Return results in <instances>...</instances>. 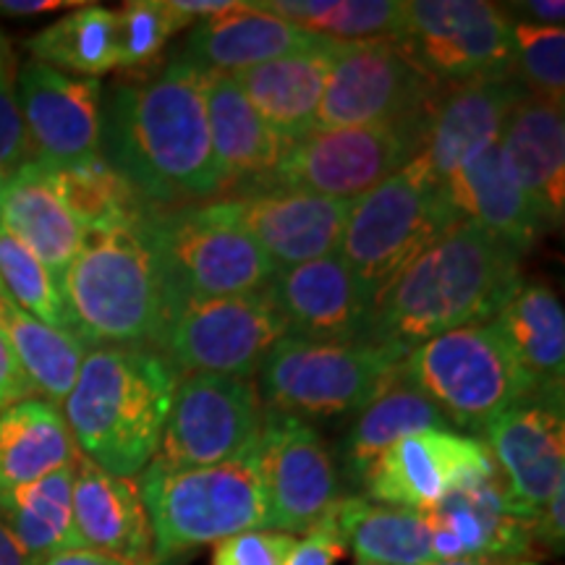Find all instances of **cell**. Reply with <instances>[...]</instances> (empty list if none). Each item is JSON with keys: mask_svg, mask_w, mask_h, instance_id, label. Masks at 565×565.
<instances>
[{"mask_svg": "<svg viewBox=\"0 0 565 565\" xmlns=\"http://www.w3.org/2000/svg\"><path fill=\"white\" fill-rule=\"evenodd\" d=\"M141 228L158 263L166 320L189 303L257 291L278 273L221 202L150 210Z\"/></svg>", "mask_w": 565, "mask_h": 565, "instance_id": "5b68a950", "label": "cell"}, {"mask_svg": "<svg viewBox=\"0 0 565 565\" xmlns=\"http://www.w3.org/2000/svg\"><path fill=\"white\" fill-rule=\"evenodd\" d=\"M17 53L11 40L0 30V168H17L30 160V141L17 103Z\"/></svg>", "mask_w": 565, "mask_h": 565, "instance_id": "b9f144b4", "label": "cell"}, {"mask_svg": "<svg viewBox=\"0 0 565 565\" xmlns=\"http://www.w3.org/2000/svg\"><path fill=\"white\" fill-rule=\"evenodd\" d=\"M265 404L257 380L236 374L179 377L171 414L150 463L162 469H196L228 463L257 448Z\"/></svg>", "mask_w": 565, "mask_h": 565, "instance_id": "4fadbf2b", "label": "cell"}, {"mask_svg": "<svg viewBox=\"0 0 565 565\" xmlns=\"http://www.w3.org/2000/svg\"><path fill=\"white\" fill-rule=\"evenodd\" d=\"M515 508L534 526L536 515L565 484L563 401L526 398L482 433Z\"/></svg>", "mask_w": 565, "mask_h": 565, "instance_id": "ac0fdd59", "label": "cell"}, {"mask_svg": "<svg viewBox=\"0 0 565 565\" xmlns=\"http://www.w3.org/2000/svg\"><path fill=\"white\" fill-rule=\"evenodd\" d=\"M294 545V534L270 532V529L244 532L215 542L212 565H286Z\"/></svg>", "mask_w": 565, "mask_h": 565, "instance_id": "7bdbcfd3", "label": "cell"}, {"mask_svg": "<svg viewBox=\"0 0 565 565\" xmlns=\"http://www.w3.org/2000/svg\"><path fill=\"white\" fill-rule=\"evenodd\" d=\"M519 565H536V563H529V561H524V563H519Z\"/></svg>", "mask_w": 565, "mask_h": 565, "instance_id": "11a10c76", "label": "cell"}, {"mask_svg": "<svg viewBox=\"0 0 565 565\" xmlns=\"http://www.w3.org/2000/svg\"><path fill=\"white\" fill-rule=\"evenodd\" d=\"M458 223L443 189L414 162L351 202L338 254L377 301L391 282Z\"/></svg>", "mask_w": 565, "mask_h": 565, "instance_id": "9c48e42d", "label": "cell"}, {"mask_svg": "<svg viewBox=\"0 0 565 565\" xmlns=\"http://www.w3.org/2000/svg\"><path fill=\"white\" fill-rule=\"evenodd\" d=\"M345 550L349 547H345L341 529H338L335 511L330 508L312 529L303 532L301 540H296L286 565H335L345 557Z\"/></svg>", "mask_w": 565, "mask_h": 565, "instance_id": "ee69618b", "label": "cell"}, {"mask_svg": "<svg viewBox=\"0 0 565 565\" xmlns=\"http://www.w3.org/2000/svg\"><path fill=\"white\" fill-rule=\"evenodd\" d=\"M179 374L152 349H89L61 412L84 458L139 477L158 454Z\"/></svg>", "mask_w": 565, "mask_h": 565, "instance_id": "3957f363", "label": "cell"}, {"mask_svg": "<svg viewBox=\"0 0 565 565\" xmlns=\"http://www.w3.org/2000/svg\"><path fill=\"white\" fill-rule=\"evenodd\" d=\"M79 0H0V13L3 17H40V13L53 11H74L79 9Z\"/></svg>", "mask_w": 565, "mask_h": 565, "instance_id": "c3c4849f", "label": "cell"}, {"mask_svg": "<svg viewBox=\"0 0 565 565\" xmlns=\"http://www.w3.org/2000/svg\"><path fill=\"white\" fill-rule=\"evenodd\" d=\"M0 565H38L34 557L24 553L3 519H0Z\"/></svg>", "mask_w": 565, "mask_h": 565, "instance_id": "f907efd6", "label": "cell"}, {"mask_svg": "<svg viewBox=\"0 0 565 565\" xmlns=\"http://www.w3.org/2000/svg\"><path fill=\"white\" fill-rule=\"evenodd\" d=\"M74 526L82 547L131 565H158L137 479L108 475L82 454L74 466Z\"/></svg>", "mask_w": 565, "mask_h": 565, "instance_id": "4316f807", "label": "cell"}, {"mask_svg": "<svg viewBox=\"0 0 565 565\" xmlns=\"http://www.w3.org/2000/svg\"><path fill=\"white\" fill-rule=\"evenodd\" d=\"M440 189L458 221L482 225L515 252H529L547 233V225L508 173L498 141L466 162Z\"/></svg>", "mask_w": 565, "mask_h": 565, "instance_id": "f1b7e54d", "label": "cell"}, {"mask_svg": "<svg viewBox=\"0 0 565 565\" xmlns=\"http://www.w3.org/2000/svg\"><path fill=\"white\" fill-rule=\"evenodd\" d=\"M353 565H374V563H364V561H356Z\"/></svg>", "mask_w": 565, "mask_h": 565, "instance_id": "db71d44e", "label": "cell"}, {"mask_svg": "<svg viewBox=\"0 0 565 565\" xmlns=\"http://www.w3.org/2000/svg\"><path fill=\"white\" fill-rule=\"evenodd\" d=\"M513 79L526 95L563 105L565 100V30L511 21Z\"/></svg>", "mask_w": 565, "mask_h": 565, "instance_id": "60d3db41", "label": "cell"}, {"mask_svg": "<svg viewBox=\"0 0 565 565\" xmlns=\"http://www.w3.org/2000/svg\"><path fill=\"white\" fill-rule=\"evenodd\" d=\"M424 429H454L433 401L414 387L401 366L387 385L356 414L349 435L341 445L343 475L351 484L362 487L366 471L383 450L401 437L424 433Z\"/></svg>", "mask_w": 565, "mask_h": 565, "instance_id": "4dcf8cb0", "label": "cell"}, {"mask_svg": "<svg viewBox=\"0 0 565 565\" xmlns=\"http://www.w3.org/2000/svg\"><path fill=\"white\" fill-rule=\"evenodd\" d=\"M0 296L17 303L21 312L71 333L58 282H55L51 270L3 225H0Z\"/></svg>", "mask_w": 565, "mask_h": 565, "instance_id": "f35d334b", "label": "cell"}, {"mask_svg": "<svg viewBox=\"0 0 565 565\" xmlns=\"http://www.w3.org/2000/svg\"><path fill=\"white\" fill-rule=\"evenodd\" d=\"M427 116L401 124L322 129L294 141L263 192H309L353 202L406 168L424 145Z\"/></svg>", "mask_w": 565, "mask_h": 565, "instance_id": "30bf717a", "label": "cell"}, {"mask_svg": "<svg viewBox=\"0 0 565 565\" xmlns=\"http://www.w3.org/2000/svg\"><path fill=\"white\" fill-rule=\"evenodd\" d=\"M345 547L356 561L374 565H424L433 561L429 515L408 508L372 503L366 498H341L333 505Z\"/></svg>", "mask_w": 565, "mask_h": 565, "instance_id": "d6a6232c", "label": "cell"}, {"mask_svg": "<svg viewBox=\"0 0 565 565\" xmlns=\"http://www.w3.org/2000/svg\"><path fill=\"white\" fill-rule=\"evenodd\" d=\"M192 21L171 0H131L116 11V53L121 71H145L166 58V47Z\"/></svg>", "mask_w": 565, "mask_h": 565, "instance_id": "ab89813d", "label": "cell"}, {"mask_svg": "<svg viewBox=\"0 0 565 565\" xmlns=\"http://www.w3.org/2000/svg\"><path fill=\"white\" fill-rule=\"evenodd\" d=\"M53 171L58 173L63 194L87 233L110 228V225L139 223L152 210L139 200L121 175L113 171L103 154L76 162V166L53 168Z\"/></svg>", "mask_w": 565, "mask_h": 565, "instance_id": "74e56055", "label": "cell"}, {"mask_svg": "<svg viewBox=\"0 0 565 565\" xmlns=\"http://www.w3.org/2000/svg\"><path fill=\"white\" fill-rule=\"evenodd\" d=\"M76 458L79 448L61 406L34 395L0 412V492L38 482Z\"/></svg>", "mask_w": 565, "mask_h": 565, "instance_id": "1f68e13d", "label": "cell"}, {"mask_svg": "<svg viewBox=\"0 0 565 565\" xmlns=\"http://www.w3.org/2000/svg\"><path fill=\"white\" fill-rule=\"evenodd\" d=\"M503 13L515 24L532 26H563L565 3L563 0H524V3L500 6Z\"/></svg>", "mask_w": 565, "mask_h": 565, "instance_id": "7dc6e473", "label": "cell"}, {"mask_svg": "<svg viewBox=\"0 0 565 565\" xmlns=\"http://www.w3.org/2000/svg\"><path fill=\"white\" fill-rule=\"evenodd\" d=\"M0 225L51 270L58 288L87 236V228L63 194L58 173L32 158L11 168Z\"/></svg>", "mask_w": 565, "mask_h": 565, "instance_id": "d4e9b609", "label": "cell"}, {"mask_svg": "<svg viewBox=\"0 0 565 565\" xmlns=\"http://www.w3.org/2000/svg\"><path fill=\"white\" fill-rule=\"evenodd\" d=\"M440 92L395 40L341 42L315 131L412 121L433 110Z\"/></svg>", "mask_w": 565, "mask_h": 565, "instance_id": "5bb4252c", "label": "cell"}, {"mask_svg": "<svg viewBox=\"0 0 565 565\" xmlns=\"http://www.w3.org/2000/svg\"><path fill=\"white\" fill-rule=\"evenodd\" d=\"M288 335L278 303L265 288L189 303L162 324L158 351L179 377L236 374L254 377L275 343Z\"/></svg>", "mask_w": 565, "mask_h": 565, "instance_id": "8fae6325", "label": "cell"}, {"mask_svg": "<svg viewBox=\"0 0 565 565\" xmlns=\"http://www.w3.org/2000/svg\"><path fill=\"white\" fill-rule=\"evenodd\" d=\"M324 38L273 13L252 9L242 0L236 11L204 19L192 26L179 53L202 76H233L259 63L320 45Z\"/></svg>", "mask_w": 565, "mask_h": 565, "instance_id": "484cf974", "label": "cell"}, {"mask_svg": "<svg viewBox=\"0 0 565 565\" xmlns=\"http://www.w3.org/2000/svg\"><path fill=\"white\" fill-rule=\"evenodd\" d=\"M141 221L89 231L63 275L68 328L87 349H154L158 343L166 303Z\"/></svg>", "mask_w": 565, "mask_h": 565, "instance_id": "277c9868", "label": "cell"}, {"mask_svg": "<svg viewBox=\"0 0 565 565\" xmlns=\"http://www.w3.org/2000/svg\"><path fill=\"white\" fill-rule=\"evenodd\" d=\"M24 45L32 61L58 71H74L87 79H100L103 74L118 68L116 11L84 3L32 34Z\"/></svg>", "mask_w": 565, "mask_h": 565, "instance_id": "d590c367", "label": "cell"}, {"mask_svg": "<svg viewBox=\"0 0 565 565\" xmlns=\"http://www.w3.org/2000/svg\"><path fill=\"white\" fill-rule=\"evenodd\" d=\"M521 282V252L458 221L377 296L370 341L412 351L448 330L492 322Z\"/></svg>", "mask_w": 565, "mask_h": 565, "instance_id": "7a4b0ae2", "label": "cell"}, {"mask_svg": "<svg viewBox=\"0 0 565 565\" xmlns=\"http://www.w3.org/2000/svg\"><path fill=\"white\" fill-rule=\"evenodd\" d=\"M204 105H207L212 154L225 186L221 202L263 192L294 141L280 137L252 108L233 76H204Z\"/></svg>", "mask_w": 565, "mask_h": 565, "instance_id": "603a6c76", "label": "cell"}, {"mask_svg": "<svg viewBox=\"0 0 565 565\" xmlns=\"http://www.w3.org/2000/svg\"><path fill=\"white\" fill-rule=\"evenodd\" d=\"M100 154L147 207L221 202L204 76L179 53L103 92Z\"/></svg>", "mask_w": 565, "mask_h": 565, "instance_id": "6da1fadb", "label": "cell"}, {"mask_svg": "<svg viewBox=\"0 0 565 565\" xmlns=\"http://www.w3.org/2000/svg\"><path fill=\"white\" fill-rule=\"evenodd\" d=\"M401 372L440 408L450 427L477 435L532 398L524 372L492 322L466 324L414 345Z\"/></svg>", "mask_w": 565, "mask_h": 565, "instance_id": "ba28073f", "label": "cell"}, {"mask_svg": "<svg viewBox=\"0 0 565 565\" xmlns=\"http://www.w3.org/2000/svg\"><path fill=\"white\" fill-rule=\"evenodd\" d=\"M424 565H503L494 561H479V557H461V561H429Z\"/></svg>", "mask_w": 565, "mask_h": 565, "instance_id": "816d5d0a", "label": "cell"}, {"mask_svg": "<svg viewBox=\"0 0 565 565\" xmlns=\"http://www.w3.org/2000/svg\"><path fill=\"white\" fill-rule=\"evenodd\" d=\"M524 95L515 79L443 89L429 110L422 150L412 162L443 186L466 162L500 139L508 113Z\"/></svg>", "mask_w": 565, "mask_h": 565, "instance_id": "7402d4cb", "label": "cell"}, {"mask_svg": "<svg viewBox=\"0 0 565 565\" xmlns=\"http://www.w3.org/2000/svg\"><path fill=\"white\" fill-rule=\"evenodd\" d=\"M249 6L338 42L395 40L406 13V0H249Z\"/></svg>", "mask_w": 565, "mask_h": 565, "instance_id": "8d00e7d4", "label": "cell"}, {"mask_svg": "<svg viewBox=\"0 0 565 565\" xmlns=\"http://www.w3.org/2000/svg\"><path fill=\"white\" fill-rule=\"evenodd\" d=\"M0 328L17 353L21 370L42 398L63 406L66 395L79 377L87 345L68 330L40 322L38 317L21 312L17 303L0 296Z\"/></svg>", "mask_w": 565, "mask_h": 565, "instance_id": "e575fe53", "label": "cell"}, {"mask_svg": "<svg viewBox=\"0 0 565 565\" xmlns=\"http://www.w3.org/2000/svg\"><path fill=\"white\" fill-rule=\"evenodd\" d=\"M503 9L484 0H406L395 38L437 87L513 79V34Z\"/></svg>", "mask_w": 565, "mask_h": 565, "instance_id": "7c38bea8", "label": "cell"}, {"mask_svg": "<svg viewBox=\"0 0 565 565\" xmlns=\"http://www.w3.org/2000/svg\"><path fill=\"white\" fill-rule=\"evenodd\" d=\"M278 270L338 254L351 202L309 192H257L221 202Z\"/></svg>", "mask_w": 565, "mask_h": 565, "instance_id": "ffe728a7", "label": "cell"}, {"mask_svg": "<svg viewBox=\"0 0 565 565\" xmlns=\"http://www.w3.org/2000/svg\"><path fill=\"white\" fill-rule=\"evenodd\" d=\"M427 515L433 526V561L479 557L519 565L534 547V526L515 508L500 471L448 494Z\"/></svg>", "mask_w": 565, "mask_h": 565, "instance_id": "44dd1931", "label": "cell"}, {"mask_svg": "<svg viewBox=\"0 0 565 565\" xmlns=\"http://www.w3.org/2000/svg\"><path fill=\"white\" fill-rule=\"evenodd\" d=\"M74 466L0 492V519L34 561L82 547L74 526Z\"/></svg>", "mask_w": 565, "mask_h": 565, "instance_id": "836d02e7", "label": "cell"}, {"mask_svg": "<svg viewBox=\"0 0 565 565\" xmlns=\"http://www.w3.org/2000/svg\"><path fill=\"white\" fill-rule=\"evenodd\" d=\"M38 565H131V563H126L116 555L79 547V550H66V553H58L51 557H42V561H38Z\"/></svg>", "mask_w": 565, "mask_h": 565, "instance_id": "681fc988", "label": "cell"}, {"mask_svg": "<svg viewBox=\"0 0 565 565\" xmlns=\"http://www.w3.org/2000/svg\"><path fill=\"white\" fill-rule=\"evenodd\" d=\"M563 503H565V484L561 490H555L553 498L547 500L545 508H542L534 521V542H540V545H545L550 553H557V555L563 553V545H565Z\"/></svg>", "mask_w": 565, "mask_h": 565, "instance_id": "bcb514c9", "label": "cell"}, {"mask_svg": "<svg viewBox=\"0 0 565 565\" xmlns=\"http://www.w3.org/2000/svg\"><path fill=\"white\" fill-rule=\"evenodd\" d=\"M267 291L278 303L288 335L324 343L370 341L374 299L341 254L278 270Z\"/></svg>", "mask_w": 565, "mask_h": 565, "instance_id": "d6986e66", "label": "cell"}, {"mask_svg": "<svg viewBox=\"0 0 565 565\" xmlns=\"http://www.w3.org/2000/svg\"><path fill=\"white\" fill-rule=\"evenodd\" d=\"M498 475L479 437L456 429H424L383 450L364 477L366 500L429 513L448 494Z\"/></svg>", "mask_w": 565, "mask_h": 565, "instance_id": "2e32d148", "label": "cell"}, {"mask_svg": "<svg viewBox=\"0 0 565 565\" xmlns=\"http://www.w3.org/2000/svg\"><path fill=\"white\" fill-rule=\"evenodd\" d=\"M406 353L372 341L324 343L286 335L267 353L254 380L270 412L299 419L359 414L387 385Z\"/></svg>", "mask_w": 565, "mask_h": 565, "instance_id": "52a82bcc", "label": "cell"}, {"mask_svg": "<svg viewBox=\"0 0 565 565\" xmlns=\"http://www.w3.org/2000/svg\"><path fill=\"white\" fill-rule=\"evenodd\" d=\"M9 168H0V210H3V194H6V183H9Z\"/></svg>", "mask_w": 565, "mask_h": 565, "instance_id": "f5cc1de1", "label": "cell"}, {"mask_svg": "<svg viewBox=\"0 0 565 565\" xmlns=\"http://www.w3.org/2000/svg\"><path fill=\"white\" fill-rule=\"evenodd\" d=\"M492 324L524 372L532 398L563 401L565 315L553 288L540 280L521 282Z\"/></svg>", "mask_w": 565, "mask_h": 565, "instance_id": "f546056e", "label": "cell"}, {"mask_svg": "<svg viewBox=\"0 0 565 565\" xmlns=\"http://www.w3.org/2000/svg\"><path fill=\"white\" fill-rule=\"evenodd\" d=\"M252 456L273 532L303 534L343 498L333 456L312 424L299 416L265 408L263 435Z\"/></svg>", "mask_w": 565, "mask_h": 565, "instance_id": "9a60e30c", "label": "cell"}, {"mask_svg": "<svg viewBox=\"0 0 565 565\" xmlns=\"http://www.w3.org/2000/svg\"><path fill=\"white\" fill-rule=\"evenodd\" d=\"M338 45V40L324 38L320 45L238 71L233 74V82L280 137L299 141L315 131Z\"/></svg>", "mask_w": 565, "mask_h": 565, "instance_id": "83f0119b", "label": "cell"}, {"mask_svg": "<svg viewBox=\"0 0 565 565\" xmlns=\"http://www.w3.org/2000/svg\"><path fill=\"white\" fill-rule=\"evenodd\" d=\"M100 79L26 61L17 71V103L30 158L53 168L76 166L100 154Z\"/></svg>", "mask_w": 565, "mask_h": 565, "instance_id": "e0dca14e", "label": "cell"}, {"mask_svg": "<svg viewBox=\"0 0 565 565\" xmlns=\"http://www.w3.org/2000/svg\"><path fill=\"white\" fill-rule=\"evenodd\" d=\"M500 154L547 231L565 217V116L563 105L524 95L508 113Z\"/></svg>", "mask_w": 565, "mask_h": 565, "instance_id": "cb8c5ba5", "label": "cell"}, {"mask_svg": "<svg viewBox=\"0 0 565 565\" xmlns=\"http://www.w3.org/2000/svg\"><path fill=\"white\" fill-rule=\"evenodd\" d=\"M26 398H34V387L24 370H21L3 328H0V412Z\"/></svg>", "mask_w": 565, "mask_h": 565, "instance_id": "f6af8a7d", "label": "cell"}, {"mask_svg": "<svg viewBox=\"0 0 565 565\" xmlns=\"http://www.w3.org/2000/svg\"><path fill=\"white\" fill-rule=\"evenodd\" d=\"M137 487L150 519L158 565L200 545L270 529V511L252 454L196 469L150 463L137 477Z\"/></svg>", "mask_w": 565, "mask_h": 565, "instance_id": "8992f818", "label": "cell"}]
</instances>
